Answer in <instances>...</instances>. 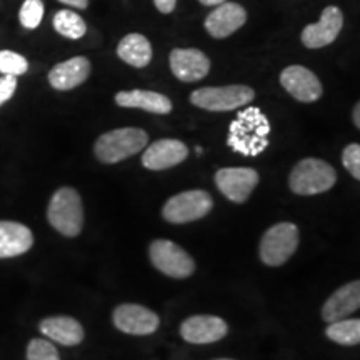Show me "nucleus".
<instances>
[{"mask_svg": "<svg viewBox=\"0 0 360 360\" xmlns=\"http://www.w3.org/2000/svg\"><path fill=\"white\" fill-rule=\"evenodd\" d=\"M202 6H207V7H217L220 4L227 2V0H199Z\"/></svg>", "mask_w": 360, "mask_h": 360, "instance_id": "nucleus-33", "label": "nucleus"}, {"mask_svg": "<svg viewBox=\"0 0 360 360\" xmlns=\"http://www.w3.org/2000/svg\"><path fill=\"white\" fill-rule=\"evenodd\" d=\"M45 15L42 0H24L19 8V22L25 30H35L40 27Z\"/></svg>", "mask_w": 360, "mask_h": 360, "instance_id": "nucleus-25", "label": "nucleus"}, {"mask_svg": "<svg viewBox=\"0 0 360 360\" xmlns=\"http://www.w3.org/2000/svg\"><path fill=\"white\" fill-rule=\"evenodd\" d=\"M112 322L117 330L129 335H150L160 326V317L154 310L139 304H120L114 309Z\"/></svg>", "mask_w": 360, "mask_h": 360, "instance_id": "nucleus-10", "label": "nucleus"}, {"mask_svg": "<svg viewBox=\"0 0 360 360\" xmlns=\"http://www.w3.org/2000/svg\"><path fill=\"white\" fill-rule=\"evenodd\" d=\"M342 164L354 179L360 180V143H349L342 152Z\"/></svg>", "mask_w": 360, "mask_h": 360, "instance_id": "nucleus-28", "label": "nucleus"}, {"mask_svg": "<svg viewBox=\"0 0 360 360\" xmlns=\"http://www.w3.org/2000/svg\"><path fill=\"white\" fill-rule=\"evenodd\" d=\"M360 309V278L337 289L326 300L322 307V319L332 323L340 319H347Z\"/></svg>", "mask_w": 360, "mask_h": 360, "instance_id": "nucleus-18", "label": "nucleus"}, {"mask_svg": "<svg viewBox=\"0 0 360 360\" xmlns=\"http://www.w3.org/2000/svg\"><path fill=\"white\" fill-rule=\"evenodd\" d=\"M214 207V199L209 192L200 188L184 191L170 197L162 207V217L169 224L182 225L204 219L210 214Z\"/></svg>", "mask_w": 360, "mask_h": 360, "instance_id": "nucleus-7", "label": "nucleus"}, {"mask_svg": "<svg viewBox=\"0 0 360 360\" xmlns=\"http://www.w3.org/2000/svg\"><path fill=\"white\" fill-rule=\"evenodd\" d=\"M148 259L160 274L170 278H188L195 272V262L191 254L167 238H157L148 245Z\"/></svg>", "mask_w": 360, "mask_h": 360, "instance_id": "nucleus-8", "label": "nucleus"}, {"mask_svg": "<svg viewBox=\"0 0 360 360\" xmlns=\"http://www.w3.org/2000/svg\"><path fill=\"white\" fill-rule=\"evenodd\" d=\"M154 4L160 13H172L177 6V0H154Z\"/></svg>", "mask_w": 360, "mask_h": 360, "instance_id": "nucleus-30", "label": "nucleus"}, {"mask_svg": "<svg viewBox=\"0 0 360 360\" xmlns=\"http://www.w3.org/2000/svg\"><path fill=\"white\" fill-rule=\"evenodd\" d=\"M27 360H60L56 345L47 339H32L27 345Z\"/></svg>", "mask_w": 360, "mask_h": 360, "instance_id": "nucleus-27", "label": "nucleus"}, {"mask_svg": "<svg viewBox=\"0 0 360 360\" xmlns=\"http://www.w3.org/2000/svg\"><path fill=\"white\" fill-rule=\"evenodd\" d=\"M115 103L122 109H139L150 112L157 115H167L172 112V101L164 94L154 92V90H122L115 94Z\"/></svg>", "mask_w": 360, "mask_h": 360, "instance_id": "nucleus-19", "label": "nucleus"}, {"mask_svg": "<svg viewBox=\"0 0 360 360\" xmlns=\"http://www.w3.org/2000/svg\"><path fill=\"white\" fill-rule=\"evenodd\" d=\"M281 85L295 101L304 103L317 102L322 97L323 87L317 75L304 65H290L282 70Z\"/></svg>", "mask_w": 360, "mask_h": 360, "instance_id": "nucleus-11", "label": "nucleus"}, {"mask_svg": "<svg viewBox=\"0 0 360 360\" xmlns=\"http://www.w3.org/2000/svg\"><path fill=\"white\" fill-rule=\"evenodd\" d=\"M148 143L146 130L137 127H120L102 134L94 143V154L102 164H119L143 150Z\"/></svg>", "mask_w": 360, "mask_h": 360, "instance_id": "nucleus-2", "label": "nucleus"}, {"mask_svg": "<svg viewBox=\"0 0 360 360\" xmlns=\"http://www.w3.org/2000/svg\"><path fill=\"white\" fill-rule=\"evenodd\" d=\"M337 182V172L322 159H302L297 162L289 175V187L297 195H317L330 191Z\"/></svg>", "mask_w": 360, "mask_h": 360, "instance_id": "nucleus-4", "label": "nucleus"}, {"mask_svg": "<svg viewBox=\"0 0 360 360\" xmlns=\"http://www.w3.org/2000/svg\"><path fill=\"white\" fill-rule=\"evenodd\" d=\"M34 245V233L29 227L13 220H0V259L19 257Z\"/></svg>", "mask_w": 360, "mask_h": 360, "instance_id": "nucleus-21", "label": "nucleus"}, {"mask_svg": "<svg viewBox=\"0 0 360 360\" xmlns=\"http://www.w3.org/2000/svg\"><path fill=\"white\" fill-rule=\"evenodd\" d=\"M217 360H231V359H217Z\"/></svg>", "mask_w": 360, "mask_h": 360, "instance_id": "nucleus-34", "label": "nucleus"}, {"mask_svg": "<svg viewBox=\"0 0 360 360\" xmlns=\"http://www.w3.org/2000/svg\"><path fill=\"white\" fill-rule=\"evenodd\" d=\"M327 339L345 347L360 344V319H340L328 323L326 330Z\"/></svg>", "mask_w": 360, "mask_h": 360, "instance_id": "nucleus-24", "label": "nucleus"}, {"mask_svg": "<svg viewBox=\"0 0 360 360\" xmlns=\"http://www.w3.org/2000/svg\"><path fill=\"white\" fill-rule=\"evenodd\" d=\"M299 249V229L292 222H278L267 229L260 238L259 257L269 267L289 262Z\"/></svg>", "mask_w": 360, "mask_h": 360, "instance_id": "nucleus-5", "label": "nucleus"}, {"mask_svg": "<svg viewBox=\"0 0 360 360\" xmlns=\"http://www.w3.org/2000/svg\"><path fill=\"white\" fill-rule=\"evenodd\" d=\"M247 22V12L236 2H224L214 8L205 19V30L214 39H227Z\"/></svg>", "mask_w": 360, "mask_h": 360, "instance_id": "nucleus-17", "label": "nucleus"}, {"mask_svg": "<svg viewBox=\"0 0 360 360\" xmlns=\"http://www.w3.org/2000/svg\"><path fill=\"white\" fill-rule=\"evenodd\" d=\"M52 27L58 35L69 40H80L87 34V24L77 12L70 8H60L53 13Z\"/></svg>", "mask_w": 360, "mask_h": 360, "instance_id": "nucleus-23", "label": "nucleus"}, {"mask_svg": "<svg viewBox=\"0 0 360 360\" xmlns=\"http://www.w3.org/2000/svg\"><path fill=\"white\" fill-rule=\"evenodd\" d=\"M257 170L250 167H224L215 172V186L227 200L244 204L259 186Z\"/></svg>", "mask_w": 360, "mask_h": 360, "instance_id": "nucleus-9", "label": "nucleus"}, {"mask_svg": "<svg viewBox=\"0 0 360 360\" xmlns=\"http://www.w3.org/2000/svg\"><path fill=\"white\" fill-rule=\"evenodd\" d=\"M229 334V326L217 315H192L180 326V337L188 344L205 345L222 340Z\"/></svg>", "mask_w": 360, "mask_h": 360, "instance_id": "nucleus-12", "label": "nucleus"}, {"mask_svg": "<svg viewBox=\"0 0 360 360\" xmlns=\"http://www.w3.org/2000/svg\"><path fill=\"white\" fill-rule=\"evenodd\" d=\"M39 330L44 337L65 347H75L82 344L85 337L82 323L69 315H53V317L44 319L39 323Z\"/></svg>", "mask_w": 360, "mask_h": 360, "instance_id": "nucleus-20", "label": "nucleus"}, {"mask_svg": "<svg viewBox=\"0 0 360 360\" xmlns=\"http://www.w3.org/2000/svg\"><path fill=\"white\" fill-rule=\"evenodd\" d=\"M270 124L260 109L249 107L229 127L227 143L232 150L249 157L259 155L269 146Z\"/></svg>", "mask_w": 360, "mask_h": 360, "instance_id": "nucleus-1", "label": "nucleus"}, {"mask_svg": "<svg viewBox=\"0 0 360 360\" xmlns=\"http://www.w3.org/2000/svg\"><path fill=\"white\" fill-rule=\"evenodd\" d=\"M27 70H29V60L22 53L8 49L0 51V74L20 77L27 74Z\"/></svg>", "mask_w": 360, "mask_h": 360, "instance_id": "nucleus-26", "label": "nucleus"}, {"mask_svg": "<svg viewBox=\"0 0 360 360\" xmlns=\"http://www.w3.org/2000/svg\"><path fill=\"white\" fill-rule=\"evenodd\" d=\"M47 220L53 231L64 237H77L84 229V204L74 187H60L53 192L47 207Z\"/></svg>", "mask_w": 360, "mask_h": 360, "instance_id": "nucleus-3", "label": "nucleus"}, {"mask_svg": "<svg viewBox=\"0 0 360 360\" xmlns=\"http://www.w3.org/2000/svg\"><path fill=\"white\" fill-rule=\"evenodd\" d=\"M17 85H19V80L13 75H2L0 77V107L15 96Z\"/></svg>", "mask_w": 360, "mask_h": 360, "instance_id": "nucleus-29", "label": "nucleus"}, {"mask_svg": "<svg viewBox=\"0 0 360 360\" xmlns=\"http://www.w3.org/2000/svg\"><path fill=\"white\" fill-rule=\"evenodd\" d=\"M90 72H92V64H90L89 58L75 56L53 65L49 70L47 79L52 89L58 90V92H69V90L82 85L90 77Z\"/></svg>", "mask_w": 360, "mask_h": 360, "instance_id": "nucleus-16", "label": "nucleus"}, {"mask_svg": "<svg viewBox=\"0 0 360 360\" xmlns=\"http://www.w3.org/2000/svg\"><path fill=\"white\" fill-rule=\"evenodd\" d=\"M60 4H65L72 8H79V11H85L89 7V0H58Z\"/></svg>", "mask_w": 360, "mask_h": 360, "instance_id": "nucleus-31", "label": "nucleus"}, {"mask_svg": "<svg viewBox=\"0 0 360 360\" xmlns=\"http://www.w3.org/2000/svg\"><path fill=\"white\" fill-rule=\"evenodd\" d=\"M172 74L180 82H199L210 72V60L199 49H174L169 56Z\"/></svg>", "mask_w": 360, "mask_h": 360, "instance_id": "nucleus-15", "label": "nucleus"}, {"mask_svg": "<svg viewBox=\"0 0 360 360\" xmlns=\"http://www.w3.org/2000/svg\"><path fill=\"white\" fill-rule=\"evenodd\" d=\"M342 27H344V13L339 7L328 6L323 8L321 20L317 24L305 27L300 40L307 49L327 47L339 37Z\"/></svg>", "mask_w": 360, "mask_h": 360, "instance_id": "nucleus-14", "label": "nucleus"}, {"mask_svg": "<svg viewBox=\"0 0 360 360\" xmlns=\"http://www.w3.org/2000/svg\"><path fill=\"white\" fill-rule=\"evenodd\" d=\"M117 56L134 69H143L150 64L154 52H152L150 40L146 35L129 34L117 45Z\"/></svg>", "mask_w": 360, "mask_h": 360, "instance_id": "nucleus-22", "label": "nucleus"}, {"mask_svg": "<svg viewBox=\"0 0 360 360\" xmlns=\"http://www.w3.org/2000/svg\"><path fill=\"white\" fill-rule=\"evenodd\" d=\"M188 157V147L182 141L177 139H160V141L152 142L146 147L142 154V165L147 170H160L172 169L175 165L182 164Z\"/></svg>", "mask_w": 360, "mask_h": 360, "instance_id": "nucleus-13", "label": "nucleus"}, {"mask_svg": "<svg viewBox=\"0 0 360 360\" xmlns=\"http://www.w3.org/2000/svg\"><path fill=\"white\" fill-rule=\"evenodd\" d=\"M352 119H354V124L355 127L360 130V101L357 102V105L354 107V112H352Z\"/></svg>", "mask_w": 360, "mask_h": 360, "instance_id": "nucleus-32", "label": "nucleus"}, {"mask_svg": "<svg viewBox=\"0 0 360 360\" xmlns=\"http://www.w3.org/2000/svg\"><path fill=\"white\" fill-rule=\"evenodd\" d=\"M255 92L249 85H222V87H202L191 94L192 105L209 112H229L249 105Z\"/></svg>", "mask_w": 360, "mask_h": 360, "instance_id": "nucleus-6", "label": "nucleus"}]
</instances>
